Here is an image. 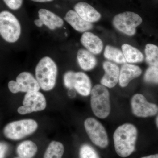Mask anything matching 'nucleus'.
Returning <instances> with one entry per match:
<instances>
[{
    "label": "nucleus",
    "mask_w": 158,
    "mask_h": 158,
    "mask_svg": "<svg viewBox=\"0 0 158 158\" xmlns=\"http://www.w3.org/2000/svg\"><path fill=\"white\" fill-rule=\"evenodd\" d=\"M142 70L139 66L127 63L123 64L120 70L119 85L123 88L127 87L131 81L140 76Z\"/></svg>",
    "instance_id": "ddd939ff"
},
{
    "label": "nucleus",
    "mask_w": 158,
    "mask_h": 158,
    "mask_svg": "<svg viewBox=\"0 0 158 158\" xmlns=\"http://www.w3.org/2000/svg\"><path fill=\"white\" fill-rule=\"evenodd\" d=\"M144 80L146 83L158 85V67H148L144 74Z\"/></svg>",
    "instance_id": "393cba45"
},
{
    "label": "nucleus",
    "mask_w": 158,
    "mask_h": 158,
    "mask_svg": "<svg viewBox=\"0 0 158 158\" xmlns=\"http://www.w3.org/2000/svg\"><path fill=\"white\" fill-rule=\"evenodd\" d=\"M33 2H50L53 0H31Z\"/></svg>",
    "instance_id": "c756f323"
},
{
    "label": "nucleus",
    "mask_w": 158,
    "mask_h": 158,
    "mask_svg": "<svg viewBox=\"0 0 158 158\" xmlns=\"http://www.w3.org/2000/svg\"><path fill=\"white\" fill-rule=\"evenodd\" d=\"M156 123L157 127L158 128V116L156 118Z\"/></svg>",
    "instance_id": "2f4dec72"
},
{
    "label": "nucleus",
    "mask_w": 158,
    "mask_h": 158,
    "mask_svg": "<svg viewBox=\"0 0 158 158\" xmlns=\"http://www.w3.org/2000/svg\"><path fill=\"white\" fill-rule=\"evenodd\" d=\"M63 144L56 141H52L46 150L44 158H62L64 154Z\"/></svg>",
    "instance_id": "4be33fe9"
},
{
    "label": "nucleus",
    "mask_w": 158,
    "mask_h": 158,
    "mask_svg": "<svg viewBox=\"0 0 158 158\" xmlns=\"http://www.w3.org/2000/svg\"><path fill=\"white\" fill-rule=\"evenodd\" d=\"M74 8L75 11L83 19L88 22H96L101 18L100 13L88 3L80 2L77 3Z\"/></svg>",
    "instance_id": "f8f14e48"
},
{
    "label": "nucleus",
    "mask_w": 158,
    "mask_h": 158,
    "mask_svg": "<svg viewBox=\"0 0 158 158\" xmlns=\"http://www.w3.org/2000/svg\"><path fill=\"white\" fill-rule=\"evenodd\" d=\"M4 2L10 9L17 10L22 5L23 0H3Z\"/></svg>",
    "instance_id": "bb28decb"
},
{
    "label": "nucleus",
    "mask_w": 158,
    "mask_h": 158,
    "mask_svg": "<svg viewBox=\"0 0 158 158\" xmlns=\"http://www.w3.org/2000/svg\"><path fill=\"white\" fill-rule=\"evenodd\" d=\"M131 106L133 114L141 118L155 116L158 112V106L148 101L141 94H135L131 99Z\"/></svg>",
    "instance_id": "9d476101"
},
{
    "label": "nucleus",
    "mask_w": 158,
    "mask_h": 158,
    "mask_svg": "<svg viewBox=\"0 0 158 158\" xmlns=\"http://www.w3.org/2000/svg\"><path fill=\"white\" fill-rule=\"evenodd\" d=\"M122 50L127 62L130 63H138L143 61L144 56L138 49L125 44L122 46Z\"/></svg>",
    "instance_id": "6ab92c4d"
},
{
    "label": "nucleus",
    "mask_w": 158,
    "mask_h": 158,
    "mask_svg": "<svg viewBox=\"0 0 158 158\" xmlns=\"http://www.w3.org/2000/svg\"><path fill=\"white\" fill-rule=\"evenodd\" d=\"M7 148L8 147L6 144L3 142H1L0 144V158H4L7 151Z\"/></svg>",
    "instance_id": "cd10ccee"
},
{
    "label": "nucleus",
    "mask_w": 158,
    "mask_h": 158,
    "mask_svg": "<svg viewBox=\"0 0 158 158\" xmlns=\"http://www.w3.org/2000/svg\"><path fill=\"white\" fill-rule=\"evenodd\" d=\"M138 136L135 126L131 123H124L118 127L113 135L115 150L119 156L127 157L135 150Z\"/></svg>",
    "instance_id": "f257e3e1"
},
{
    "label": "nucleus",
    "mask_w": 158,
    "mask_h": 158,
    "mask_svg": "<svg viewBox=\"0 0 158 158\" xmlns=\"http://www.w3.org/2000/svg\"><path fill=\"white\" fill-rule=\"evenodd\" d=\"M38 15L44 25L51 30L61 27L64 24V21L61 18L47 9H40Z\"/></svg>",
    "instance_id": "f3484780"
},
{
    "label": "nucleus",
    "mask_w": 158,
    "mask_h": 158,
    "mask_svg": "<svg viewBox=\"0 0 158 158\" xmlns=\"http://www.w3.org/2000/svg\"><path fill=\"white\" fill-rule=\"evenodd\" d=\"M38 124L32 119H24L12 122L7 125L3 132L6 138L19 140L30 135L37 130Z\"/></svg>",
    "instance_id": "39448f33"
},
{
    "label": "nucleus",
    "mask_w": 158,
    "mask_h": 158,
    "mask_svg": "<svg viewBox=\"0 0 158 158\" xmlns=\"http://www.w3.org/2000/svg\"><path fill=\"white\" fill-rule=\"evenodd\" d=\"M141 158H158V154L146 156L143 157Z\"/></svg>",
    "instance_id": "7c9ffc66"
},
{
    "label": "nucleus",
    "mask_w": 158,
    "mask_h": 158,
    "mask_svg": "<svg viewBox=\"0 0 158 158\" xmlns=\"http://www.w3.org/2000/svg\"><path fill=\"white\" fill-rule=\"evenodd\" d=\"M79 158H100L97 152L92 146L85 144L81 146L79 152Z\"/></svg>",
    "instance_id": "b1692460"
},
{
    "label": "nucleus",
    "mask_w": 158,
    "mask_h": 158,
    "mask_svg": "<svg viewBox=\"0 0 158 158\" xmlns=\"http://www.w3.org/2000/svg\"><path fill=\"white\" fill-rule=\"evenodd\" d=\"M90 106L94 114L100 118L109 116L111 110L109 90L102 85L94 87L90 93Z\"/></svg>",
    "instance_id": "7ed1b4c3"
},
{
    "label": "nucleus",
    "mask_w": 158,
    "mask_h": 158,
    "mask_svg": "<svg viewBox=\"0 0 158 158\" xmlns=\"http://www.w3.org/2000/svg\"><path fill=\"white\" fill-rule=\"evenodd\" d=\"M37 146L31 141H23L18 146L16 152L19 157L33 158L37 152Z\"/></svg>",
    "instance_id": "aec40b11"
},
{
    "label": "nucleus",
    "mask_w": 158,
    "mask_h": 158,
    "mask_svg": "<svg viewBox=\"0 0 158 158\" xmlns=\"http://www.w3.org/2000/svg\"><path fill=\"white\" fill-rule=\"evenodd\" d=\"M64 19L74 30L78 32H85L91 30L93 27L91 23L83 19L73 10L69 11L65 15Z\"/></svg>",
    "instance_id": "dca6fc26"
},
{
    "label": "nucleus",
    "mask_w": 158,
    "mask_h": 158,
    "mask_svg": "<svg viewBox=\"0 0 158 158\" xmlns=\"http://www.w3.org/2000/svg\"><path fill=\"white\" fill-rule=\"evenodd\" d=\"M23 105L17 110L21 115L42 111L45 109L47 103L45 97L42 93L39 91H31L26 94Z\"/></svg>",
    "instance_id": "1a4fd4ad"
},
{
    "label": "nucleus",
    "mask_w": 158,
    "mask_h": 158,
    "mask_svg": "<svg viewBox=\"0 0 158 158\" xmlns=\"http://www.w3.org/2000/svg\"><path fill=\"white\" fill-rule=\"evenodd\" d=\"M20 158V157H16V158Z\"/></svg>",
    "instance_id": "473e14b6"
},
{
    "label": "nucleus",
    "mask_w": 158,
    "mask_h": 158,
    "mask_svg": "<svg viewBox=\"0 0 158 158\" xmlns=\"http://www.w3.org/2000/svg\"><path fill=\"white\" fill-rule=\"evenodd\" d=\"M85 131L91 141L97 146L105 148L109 144L107 133L102 124L93 118H88L85 120Z\"/></svg>",
    "instance_id": "0eeeda50"
},
{
    "label": "nucleus",
    "mask_w": 158,
    "mask_h": 158,
    "mask_svg": "<svg viewBox=\"0 0 158 158\" xmlns=\"http://www.w3.org/2000/svg\"><path fill=\"white\" fill-rule=\"evenodd\" d=\"M81 41L82 45L93 54L98 55L102 50V41L98 36L90 32H85L81 37Z\"/></svg>",
    "instance_id": "4468645a"
},
{
    "label": "nucleus",
    "mask_w": 158,
    "mask_h": 158,
    "mask_svg": "<svg viewBox=\"0 0 158 158\" xmlns=\"http://www.w3.org/2000/svg\"><path fill=\"white\" fill-rule=\"evenodd\" d=\"M146 62L150 66L158 67V47L155 44H148L145 46Z\"/></svg>",
    "instance_id": "5701e85b"
},
{
    "label": "nucleus",
    "mask_w": 158,
    "mask_h": 158,
    "mask_svg": "<svg viewBox=\"0 0 158 158\" xmlns=\"http://www.w3.org/2000/svg\"><path fill=\"white\" fill-rule=\"evenodd\" d=\"M58 69L56 64L50 57L40 59L35 69L36 79L40 88L44 91H49L56 85Z\"/></svg>",
    "instance_id": "f03ea898"
},
{
    "label": "nucleus",
    "mask_w": 158,
    "mask_h": 158,
    "mask_svg": "<svg viewBox=\"0 0 158 158\" xmlns=\"http://www.w3.org/2000/svg\"><path fill=\"white\" fill-rule=\"evenodd\" d=\"M104 56L105 58L118 64H126L123 52L119 49L112 46L107 45L105 48Z\"/></svg>",
    "instance_id": "412c9836"
},
{
    "label": "nucleus",
    "mask_w": 158,
    "mask_h": 158,
    "mask_svg": "<svg viewBox=\"0 0 158 158\" xmlns=\"http://www.w3.org/2000/svg\"><path fill=\"white\" fill-rule=\"evenodd\" d=\"M77 59L80 67L85 71L93 69L97 63L96 58L93 54L84 49H81L78 51Z\"/></svg>",
    "instance_id": "a211bd4d"
},
{
    "label": "nucleus",
    "mask_w": 158,
    "mask_h": 158,
    "mask_svg": "<svg viewBox=\"0 0 158 158\" xmlns=\"http://www.w3.org/2000/svg\"><path fill=\"white\" fill-rule=\"evenodd\" d=\"M9 90L11 93L16 94L19 92H27L39 91L40 86L31 73L23 72L19 74L16 81H11L8 84Z\"/></svg>",
    "instance_id": "6e6552de"
},
{
    "label": "nucleus",
    "mask_w": 158,
    "mask_h": 158,
    "mask_svg": "<svg viewBox=\"0 0 158 158\" xmlns=\"http://www.w3.org/2000/svg\"><path fill=\"white\" fill-rule=\"evenodd\" d=\"M21 29L16 17L11 12L3 11L0 13V34L7 42L15 43L19 39Z\"/></svg>",
    "instance_id": "20e7f679"
},
{
    "label": "nucleus",
    "mask_w": 158,
    "mask_h": 158,
    "mask_svg": "<svg viewBox=\"0 0 158 158\" xmlns=\"http://www.w3.org/2000/svg\"><path fill=\"white\" fill-rule=\"evenodd\" d=\"M75 73V72H74L69 71L66 72L64 75V85L66 88L70 90L73 88V84Z\"/></svg>",
    "instance_id": "a878e982"
},
{
    "label": "nucleus",
    "mask_w": 158,
    "mask_h": 158,
    "mask_svg": "<svg viewBox=\"0 0 158 158\" xmlns=\"http://www.w3.org/2000/svg\"><path fill=\"white\" fill-rule=\"evenodd\" d=\"M73 87L77 92L84 96H88L91 93V83L87 75L81 72H75Z\"/></svg>",
    "instance_id": "2eb2a0df"
},
{
    "label": "nucleus",
    "mask_w": 158,
    "mask_h": 158,
    "mask_svg": "<svg viewBox=\"0 0 158 158\" xmlns=\"http://www.w3.org/2000/svg\"><path fill=\"white\" fill-rule=\"evenodd\" d=\"M34 24L36 25V26L39 27H41L44 25L42 21L40 19H35V20H34Z\"/></svg>",
    "instance_id": "c85d7f7f"
},
{
    "label": "nucleus",
    "mask_w": 158,
    "mask_h": 158,
    "mask_svg": "<svg viewBox=\"0 0 158 158\" xmlns=\"http://www.w3.org/2000/svg\"><path fill=\"white\" fill-rule=\"evenodd\" d=\"M142 22V18L138 14L126 11L116 15L113 19V24L118 31L129 36L136 33V28Z\"/></svg>",
    "instance_id": "423d86ee"
},
{
    "label": "nucleus",
    "mask_w": 158,
    "mask_h": 158,
    "mask_svg": "<svg viewBox=\"0 0 158 158\" xmlns=\"http://www.w3.org/2000/svg\"><path fill=\"white\" fill-rule=\"evenodd\" d=\"M105 74L101 80L102 85L109 88H113L119 81L120 70L118 65L108 61L103 63Z\"/></svg>",
    "instance_id": "9b49d317"
}]
</instances>
